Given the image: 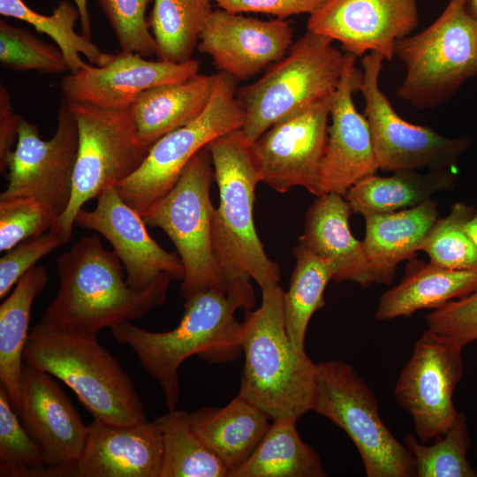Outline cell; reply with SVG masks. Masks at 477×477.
Segmentation results:
<instances>
[{
	"label": "cell",
	"instance_id": "6da1fadb",
	"mask_svg": "<svg viewBox=\"0 0 477 477\" xmlns=\"http://www.w3.org/2000/svg\"><path fill=\"white\" fill-rule=\"evenodd\" d=\"M208 148L219 192L212 229L215 255L226 294L250 310L255 302L250 280L261 289L280 279L279 267L268 257L254 226L255 188L261 181L241 129L219 136Z\"/></svg>",
	"mask_w": 477,
	"mask_h": 477
},
{
	"label": "cell",
	"instance_id": "7a4b0ae2",
	"mask_svg": "<svg viewBox=\"0 0 477 477\" xmlns=\"http://www.w3.org/2000/svg\"><path fill=\"white\" fill-rule=\"evenodd\" d=\"M123 264L98 235L80 238L57 260L55 299L40 322L97 335L104 328L140 319L163 304L172 276L162 273L146 290L131 288Z\"/></svg>",
	"mask_w": 477,
	"mask_h": 477
},
{
	"label": "cell",
	"instance_id": "3957f363",
	"mask_svg": "<svg viewBox=\"0 0 477 477\" xmlns=\"http://www.w3.org/2000/svg\"><path fill=\"white\" fill-rule=\"evenodd\" d=\"M261 290L260 307L246 310L241 322L245 364L238 394L271 420H298L311 411L316 363L288 337L278 283Z\"/></svg>",
	"mask_w": 477,
	"mask_h": 477
},
{
	"label": "cell",
	"instance_id": "277c9868",
	"mask_svg": "<svg viewBox=\"0 0 477 477\" xmlns=\"http://www.w3.org/2000/svg\"><path fill=\"white\" fill-rule=\"evenodd\" d=\"M23 360L65 383L94 419L115 425L148 420L132 380L97 335L39 322L29 332Z\"/></svg>",
	"mask_w": 477,
	"mask_h": 477
},
{
	"label": "cell",
	"instance_id": "5b68a950",
	"mask_svg": "<svg viewBox=\"0 0 477 477\" xmlns=\"http://www.w3.org/2000/svg\"><path fill=\"white\" fill-rule=\"evenodd\" d=\"M178 325L170 331L153 332L125 322L110 328L119 344L129 346L143 369L162 387L168 410L179 398L178 370L189 357L224 361L242 351L240 308L223 291L209 289L186 299Z\"/></svg>",
	"mask_w": 477,
	"mask_h": 477
},
{
	"label": "cell",
	"instance_id": "8992f818",
	"mask_svg": "<svg viewBox=\"0 0 477 477\" xmlns=\"http://www.w3.org/2000/svg\"><path fill=\"white\" fill-rule=\"evenodd\" d=\"M333 42L307 30L258 80L237 90L245 115L241 130L248 143L276 123L334 95L347 54Z\"/></svg>",
	"mask_w": 477,
	"mask_h": 477
},
{
	"label": "cell",
	"instance_id": "52a82bcc",
	"mask_svg": "<svg viewBox=\"0 0 477 477\" xmlns=\"http://www.w3.org/2000/svg\"><path fill=\"white\" fill-rule=\"evenodd\" d=\"M394 54L405 66L398 96L420 110L438 107L477 76V19L466 0H450L427 28L397 41Z\"/></svg>",
	"mask_w": 477,
	"mask_h": 477
},
{
	"label": "cell",
	"instance_id": "ba28073f",
	"mask_svg": "<svg viewBox=\"0 0 477 477\" xmlns=\"http://www.w3.org/2000/svg\"><path fill=\"white\" fill-rule=\"evenodd\" d=\"M214 181L206 146L189 161L175 186L140 215L148 225L162 229L174 244L184 267L180 293L185 299L209 289L225 292L213 246L216 208L210 191Z\"/></svg>",
	"mask_w": 477,
	"mask_h": 477
},
{
	"label": "cell",
	"instance_id": "9c48e42d",
	"mask_svg": "<svg viewBox=\"0 0 477 477\" xmlns=\"http://www.w3.org/2000/svg\"><path fill=\"white\" fill-rule=\"evenodd\" d=\"M311 411L348 435L367 477L415 476L413 455L382 421L374 393L346 361L316 363Z\"/></svg>",
	"mask_w": 477,
	"mask_h": 477
},
{
	"label": "cell",
	"instance_id": "30bf717a",
	"mask_svg": "<svg viewBox=\"0 0 477 477\" xmlns=\"http://www.w3.org/2000/svg\"><path fill=\"white\" fill-rule=\"evenodd\" d=\"M79 132V148L69 204L49 229L68 242L84 204L117 186L141 165L149 148L139 140L130 108L69 102Z\"/></svg>",
	"mask_w": 477,
	"mask_h": 477
},
{
	"label": "cell",
	"instance_id": "8fae6325",
	"mask_svg": "<svg viewBox=\"0 0 477 477\" xmlns=\"http://www.w3.org/2000/svg\"><path fill=\"white\" fill-rule=\"evenodd\" d=\"M237 82L218 72L211 98L189 124L159 139L140 168L116 187L121 198L141 215L177 183L189 161L212 140L241 129L245 115L237 99Z\"/></svg>",
	"mask_w": 477,
	"mask_h": 477
},
{
	"label": "cell",
	"instance_id": "7c38bea8",
	"mask_svg": "<svg viewBox=\"0 0 477 477\" xmlns=\"http://www.w3.org/2000/svg\"><path fill=\"white\" fill-rule=\"evenodd\" d=\"M384 60L376 52L363 56L360 88L365 102L363 115L370 129L378 168L394 172L452 168L468 148L469 139L445 137L428 126L403 119L379 86Z\"/></svg>",
	"mask_w": 477,
	"mask_h": 477
},
{
	"label": "cell",
	"instance_id": "4fadbf2b",
	"mask_svg": "<svg viewBox=\"0 0 477 477\" xmlns=\"http://www.w3.org/2000/svg\"><path fill=\"white\" fill-rule=\"evenodd\" d=\"M78 148V125L65 100L58 110L56 132L48 140L40 137L35 125L23 118L15 148L7 160L8 186L0 199L36 198L61 216L72 196Z\"/></svg>",
	"mask_w": 477,
	"mask_h": 477
},
{
	"label": "cell",
	"instance_id": "5bb4252c",
	"mask_svg": "<svg viewBox=\"0 0 477 477\" xmlns=\"http://www.w3.org/2000/svg\"><path fill=\"white\" fill-rule=\"evenodd\" d=\"M462 375V349L427 329L394 387L395 398L410 413L420 443L443 435L453 424L458 413L453 394Z\"/></svg>",
	"mask_w": 477,
	"mask_h": 477
},
{
	"label": "cell",
	"instance_id": "9a60e30c",
	"mask_svg": "<svg viewBox=\"0 0 477 477\" xmlns=\"http://www.w3.org/2000/svg\"><path fill=\"white\" fill-rule=\"evenodd\" d=\"M332 96L276 123L251 145L261 182L278 193L302 186L318 195Z\"/></svg>",
	"mask_w": 477,
	"mask_h": 477
},
{
	"label": "cell",
	"instance_id": "2e32d148",
	"mask_svg": "<svg viewBox=\"0 0 477 477\" xmlns=\"http://www.w3.org/2000/svg\"><path fill=\"white\" fill-rule=\"evenodd\" d=\"M419 24L417 0H325L309 15L307 30L361 57L376 52L392 61L397 41Z\"/></svg>",
	"mask_w": 477,
	"mask_h": 477
},
{
	"label": "cell",
	"instance_id": "e0dca14e",
	"mask_svg": "<svg viewBox=\"0 0 477 477\" xmlns=\"http://www.w3.org/2000/svg\"><path fill=\"white\" fill-rule=\"evenodd\" d=\"M19 389L18 415L42 448L45 466L60 477H77L88 425L51 375L24 363Z\"/></svg>",
	"mask_w": 477,
	"mask_h": 477
},
{
	"label": "cell",
	"instance_id": "ac0fdd59",
	"mask_svg": "<svg viewBox=\"0 0 477 477\" xmlns=\"http://www.w3.org/2000/svg\"><path fill=\"white\" fill-rule=\"evenodd\" d=\"M346 54L344 73L331 98L330 125L320 166L317 196H344L352 186L379 169L368 123L352 99L360 91L363 72L355 66L357 57Z\"/></svg>",
	"mask_w": 477,
	"mask_h": 477
},
{
	"label": "cell",
	"instance_id": "d6986e66",
	"mask_svg": "<svg viewBox=\"0 0 477 477\" xmlns=\"http://www.w3.org/2000/svg\"><path fill=\"white\" fill-rule=\"evenodd\" d=\"M292 43L286 19L262 20L219 8L203 27L197 49L211 57L218 72L242 80L281 60Z\"/></svg>",
	"mask_w": 477,
	"mask_h": 477
},
{
	"label": "cell",
	"instance_id": "ffe728a7",
	"mask_svg": "<svg viewBox=\"0 0 477 477\" xmlns=\"http://www.w3.org/2000/svg\"><path fill=\"white\" fill-rule=\"evenodd\" d=\"M96 199L93 210L80 209L75 224L97 231L111 244L131 288L144 291L163 272L183 280L184 267L178 253L165 251L149 236L141 216L115 186L106 188Z\"/></svg>",
	"mask_w": 477,
	"mask_h": 477
},
{
	"label": "cell",
	"instance_id": "44dd1931",
	"mask_svg": "<svg viewBox=\"0 0 477 477\" xmlns=\"http://www.w3.org/2000/svg\"><path fill=\"white\" fill-rule=\"evenodd\" d=\"M200 63L151 61L143 56L120 51L104 65L88 64L64 76L59 83L63 99L102 108H130L136 96L152 87L177 83L198 74Z\"/></svg>",
	"mask_w": 477,
	"mask_h": 477
},
{
	"label": "cell",
	"instance_id": "7402d4cb",
	"mask_svg": "<svg viewBox=\"0 0 477 477\" xmlns=\"http://www.w3.org/2000/svg\"><path fill=\"white\" fill-rule=\"evenodd\" d=\"M163 438L155 420L115 425L94 419L77 477H160Z\"/></svg>",
	"mask_w": 477,
	"mask_h": 477
},
{
	"label": "cell",
	"instance_id": "603a6c76",
	"mask_svg": "<svg viewBox=\"0 0 477 477\" xmlns=\"http://www.w3.org/2000/svg\"><path fill=\"white\" fill-rule=\"evenodd\" d=\"M352 213L343 195L317 196L307 212L304 232L299 241L331 264L332 281H351L368 287L375 281L362 241L357 240L350 231Z\"/></svg>",
	"mask_w": 477,
	"mask_h": 477
},
{
	"label": "cell",
	"instance_id": "cb8c5ba5",
	"mask_svg": "<svg viewBox=\"0 0 477 477\" xmlns=\"http://www.w3.org/2000/svg\"><path fill=\"white\" fill-rule=\"evenodd\" d=\"M364 217L366 233L362 244L374 281L390 284L398 263L420 251L438 219L437 202L428 200L413 208Z\"/></svg>",
	"mask_w": 477,
	"mask_h": 477
},
{
	"label": "cell",
	"instance_id": "d4e9b609",
	"mask_svg": "<svg viewBox=\"0 0 477 477\" xmlns=\"http://www.w3.org/2000/svg\"><path fill=\"white\" fill-rule=\"evenodd\" d=\"M269 420L239 394L224 407L189 413L193 432L223 463L228 475L252 456L270 427Z\"/></svg>",
	"mask_w": 477,
	"mask_h": 477
},
{
	"label": "cell",
	"instance_id": "484cf974",
	"mask_svg": "<svg viewBox=\"0 0 477 477\" xmlns=\"http://www.w3.org/2000/svg\"><path fill=\"white\" fill-rule=\"evenodd\" d=\"M216 74L200 75L181 82L157 85L140 93L130 106L137 136L147 148L195 118L207 107Z\"/></svg>",
	"mask_w": 477,
	"mask_h": 477
},
{
	"label": "cell",
	"instance_id": "4316f807",
	"mask_svg": "<svg viewBox=\"0 0 477 477\" xmlns=\"http://www.w3.org/2000/svg\"><path fill=\"white\" fill-rule=\"evenodd\" d=\"M475 291L477 270L412 261L403 279L381 296L375 318L388 321L410 316L420 309L439 307Z\"/></svg>",
	"mask_w": 477,
	"mask_h": 477
},
{
	"label": "cell",
	"instance_id": "83f0119b",
	"mask_svg": "<svg viewBox=\"0 0 477 477\" xmlns=\"http://www.w3.org/2000/svg\"><path fill=\"white\" fill-rule=\"evenodd\" d=\"M47 283L46 268L34 266L18 281L0 306V385L5 389L17 413L20 406V377L32 306Z\"/></svg>",
	"mask_w": 477,
	"mask_h": 477
},
{
	"label": "cell",
	"instance_id": "f1b7e54d",
	"mask_svg": "<svg viewBox=\"0 0 477 477\" xmlns=\"http://www.w3.org/2000/svg\"><path fill=\"white\" fill-rule=\"evenodd\" d=\"M450 170H429L427 174L401 170L389 177L373 174L352 186L344 197L352 213L364 216L413 208L454 185L455 176Z\"/></svg>",
	"mask_w": 477,
	"mask_h": 477
},
{
	"label": "cell",
	"instance_id": "f546056e",
	"mask_svg": "<svg viewBox=\"0 0 477 477\" xmlns=\"http://www.w3.org/2000/svg\"><path fill=\"white\" fill-rule=\"evenodd\" d=\"M252 454L228 477H325L317 452L299 437L295 419H276Z\"/></svg>",
	"mask_w": 477,
	"mask_h": 477
},
{
	"label": "cell",
	"instance_id": "4dcf8cb0",
	"mask_svg": "<svg viewBox=\"0 0 477 477\" xmlns=\"http://www.w3.org/2000/svg\"><path fill=\"white\" fill-rule=\"evenodd\" d=\"M296 261L287 292H284V319L286 332L299 350H305V338L313 314L324 307V292L332 280L331 264L311 252L303 243L293 249Z\"/></svg>",
	"mask_w": 477,
	"mask_h": 477
},
{
	"label": "cell",
	"instance_id": "1f68e13d",
	"mask_svg": "<svg viewBox=\"0 0 477 477\" xmlns=\"http://www.w3.org/2000/svg\"><path fill=\"white\" fill-rule=\"evenodd\" d=\"M0 14L26 22L38 32L49 36L61 49L72 73L88 65L80 54L96 66L106 64L112 57V54L102 52L89 38L75 31L80 12L69 1L60 2L50 15H42L29 8L22 0H0Z\"/></svg>",
	"mask_w": 477,
	"mask_h": 477
},
{
	"label": "cell",
	"instance_id": "d6a6232c",
	"mask_svg": "<svg viewBox=\"0 0 477 477\" xmlns=\"http://www.w3.org/2000/svg\"><path fill=\"white\" fill-rule=\"evenodd\" d=\"M212 0H154L150 27L159 60L183 63L192 57L209 19Z\"/></svg>",
	"mask_w": 477,
	"mask_h": 477
},
{
	"label": "cell",
	"instance_id": "836d02e7",
	"mask_svg": "<svg viewBox=\"0 0 477 477\" xmlns=\"http://www.w3.org/2000/svg\"><path fill=\"white\" fill-rule=\"evenodd\" d=\"M154 420L163 438L160 477H228L227 467L193 432L189 413L168 410Z\"/></svg>",
	"mask_w": 477,
	"mask_h": 477
},
{
	"label": "cell",
	"instance_id": "e575fe53",
	"mask_svg": "<svg viewBox=\"0 0 477 477\" xmlns=\"http://www.w3.org/2000/svg\"><path fill=\"white\" fill-rule=\"evenodd\" d=\"M431 445L408 434L404 444L413 455L417 477H477L467 460L470 445L466 416L458 413L451 427Z\"/></svg>",
	"mask_w": 477,
	"mask_h": 477
},
{
	"label": "cell",
	"instance_id": "d590c367",
	"mask_svg": "<svg viewBox=\"0 0 477 477\" xmlns=\"http://www.w3.org/2000/svg\"><path fill=\"white\" fill-rule=\"evenodd\" d=\"M0 385V476L60 477L45 466L42 450L26 431Z\"/></svg>",
	"mask_w": 477,
	"mask_h": 477
},
{
	"label": "cell",
	"instance_id": "8d00e7d4",
	"mask_svg": "<svg viewBox=\"0 0 477 477\" xmlns=\"http://www.w3.org/2000/svg\"><path fill=\"white\" fill-rule=\"evenodd\" d=\"M474 208L455 203L444 218H438L428 233L420 250L432 263L454 269L477 270V246L465 231Z\"/></svg>",
	"mask_w": 477,
	"mask_h": 477
},
{
	"label": "cell",
	"instance_id": "74e56055",
	"mask_svg": "<svg viewBox=\"0 0 477 477\" xmlns=\"http://www.w3.org/2000/svg\"><path fill=\"white\" fill-rule=\"evenodd\" d=\"M0 63L15 72L35 71L59 74L68 70L61 49L29 31L0 20Z\"/></svg>",
	"mask_w": 477,
	"mask_h": 477
},
{
	"label": "cell",
	"instance_id": "f35d334b",
	"mask_svg": "<svg viewBox=\"0 0 477 477\" xmlns=\"http://www.w3.org/2000/svg\"><path fill=\"white\" fill-rule=\"evenodd\" d=\"M59 214L48 203L28 196L0 199V251L7 252L47 232Z\"/></svg>",
	"mask_w": 477,
	"mask_h": 477
},
{
	"label": "cell",
	"instance_id": "ab89813d",
	"mask_svg": "<svg viewBox=\"0 0 477 477\" xmlns=\"http://www.w3.org/2000/svg\"><path fill=\"white\" fill-rule=\"evenodd\" d=\"M151 1L97 0L122 51L138 53L143 57L156 55V42L145 16Z\"/></svg>",
	"mask_w": 477,
	"mask_h": 477
},
{
	"label": "cell",
	"instance_id": "60d3db41",
	"mask_svg": "<svg viewBox=\"0 0 477 477\" xmlns=\"http://www.w3.org/2000/svg\"><path fill=\"white\" fill-rule=\"evenodd\" d=\"M426 322L427 329L463 349L477 340V291L435 308Z\"/></svg>",
	"mask_w": 477,
	"mask_h": 477
},
{
	"label": "cell",
	"instance_id": "b9f144b4",
	"mask_svg": "<svg viewBox=\"0 0 477 477\" xmlns=\"http://www.w3.org/2000/svg\"><path fill=\"white\" fill-rule=\"evenodd\" d=\"M66 243L60 234L49 230L5 252L0 260V299L5 298L13 285L34 268L41 258Z\"/></svg>",
	"mask_w": 477,
	"mask_h": 477
},
{
	"label": "cell",
	"instance_id": "7bdbcfd3",
	"mask_svg": "<svg viewBox=\"0 0 477 477\" xmlns=\"http://www.w3.org/2000/svg\"><path fill=\"white\" fill-rule=\"evenodd\" d=\"M220 9L231 13H262L280 19L311 14L325 0H212Z\"/></svg>",
	"mask_w": 477,
	"mask_h": 477
},
{
	"label": "cell",
	"instance_id": "ee69618b",
	"mask_svg": "<svg viewBox=\"0 0 477 477\" xmlns=\"http://www.w3.org/2000/svg\"><path fill=\"white\" fill-rule=\"evenodd\" d=\"M22 117L13 111L6 87L0 85V171L5 176L7 160L18 141Z\"/></svg>",
	"mask_w": 477,
	"mask_h": 477
},
{
	"label": "cell",
	"instance_id": "f6af8a7d",
	"mask_svg": "<svg viewBox=\"0 0 477 477\" xmlns=\"http://www.w3.org/2000/svg\"><path fill=\"white\" fill-rule=\"evenodd\" d=\"M75 6L80 12L82 34L90 39L91 37V20L87 7V0H73Z\"/></svg>",
	"mask_w": 477,
	"mask_h": 477
},
{
	"label": "cell",
	"instance_id": "bcb514c9",
	"mask_svg": "<svg viewBox=\"0 0 477 477\" xmlns=\"http://www.w3.org/2000/svg\"><path fill=\"white\" fill-rule=\"evenodd\" d=\"M465 231L473 244L477 246V212L466 223Z\"/></svg>",
	"mask_w": 477,
	"mask_h": 477
},
{
	"label": "cell",
	"instance_id": "7dc6e473",
	"mask_svg": "<svg viewBox=\"0 0 477 477\" xmlns=\"http://www.w3.org/2000/svg\"><path fill=\"white\" fill-rule=\"evenodd\" d=\"M466 4L468 11L477 19V0H466Z\"/></svg>",
	"mask_w": 477,
	"mask_h": 477
}]
</instances>
